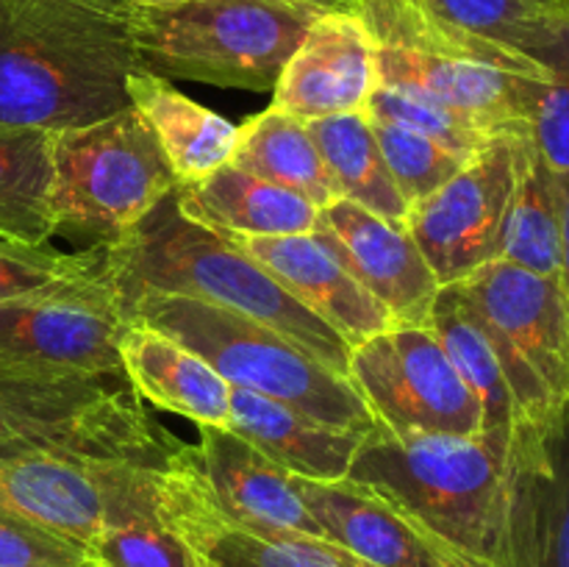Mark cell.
Listing matches in <instances>:
<instances>
[{"instance_id":"obj_1","label":"cell","mask_w":569,"mask_h":567,"mask_svg":"<svg viewBox=\"0 0 569 567\" xmlns=\"http://www.w3.org/2000/svg\"><path fill=\"white\" fill-rule=\"evenodd\" d=\"M139 64L128 11L89 0H0V122L89 126L131 109Z\"/></svg>"},{"instance_id":"obj_2","label":"cell","mask_w":569,"mask_h":567,"mask_svg":"<svg viewBox=\"0 0 569 567\" xmlns=\"http://www.w3.org/2000/svg\"><path fill=\"white\" fill-rule=\"evenodd\" d=\"M106 267L120 304L131 295H183L250 317L348 376L350 345L292 298L231 237L189 220L176 192L148 211L120 242L106 245Z\"/></svg>"},{"instance_id":"obj_3","label":"cell","mask_w":569,"mask_h":567,"mask_svg":"<svg viewBox=\"0 0 569 567\" xmlns=\"http://www.w3.org/2000/svg\"><path fill=\"white\" fill-rule=\"evenodd\" d=\"M506 448L487 434L392 437L376 422L348 478L381 495L431 537L498 567Z\"/></svg>"},{"instance_id":"obj_4","label":"cell","mask_w":569,"mask_h":567,"mask_svg":"<svg viewBox=\"0 0 569 567\" xmlns=\"http://www.w3.org/2000/svg\"><path fill=\"white\" fill-rule=\"evenodd\" d=\"M359 11L376 39L381 87L442 100L495 137L528 133L533 81L548 78L550 67L461 31L411 0H361Z\"/></svg>"},{"instance_id":"obj_5","label":"cell","mask_w":569,"mask_h":567,"mask_svg":"<svg viewBox=\"0 0 569 567\" xmlns=\"http://www.w3.org/2000/svg\"><path fill=\"white\" fill-rule=\"evenodd\" d=\"M181 445L142 409L126 376L0 359V461L87 454L161 467Z\"/></svg>"},{"instance_id":"obj_6","label":"cell","mask_w":569,"mask_h":567,"mask_svg":"<svg viewBox=\"0 0 569 567\" xmlns=\"http://www.w3.org/2000/svg\"><path fill=\"white\" fill-rule=\"evenodd\" d=\"M122 315L142 320L203 356L231 387L250 389L339 428H376L348 376L317 361L283 334L222 306L144 289L122 300Z\"/></svg>"},{"instance_id":"obj_7","label":"cell","mask_w":569,"mask_h":567,"mask_svg":"<svg viewBox=\"0 0 569 567\" xmlns=\"http://www.w3.org/2000/svg\"><path fill=\"white\" fill-rule=\"evenodd\" d=\"M315 11L272 0H192L170 11H128L144 70L222 89L272 92Z\"/></svg>"},{"instance_id":"obj_8","label":"cell","mask_w":569,"mask_h":567,"mask_svg":"<svg viewBox=\"0 0 569 567\" xmlns=\"http://www.w3.org/2000/svg\"><path fill=\"white\" fill-rule=\"evenodd\" d=\"M178 189L137 109L53 131L56 233L83 248L114 245Z\"/></svg>"},{"instance_id":"obj_9","label":"cell","mask_w":569,"mask_h":567,"mask_svg":"<svg viewBox=\"0 0 569 567\" xmlns=\"http://www.w3.org/2000/svg\"><path fill=\"white\" fill-rule=\"evenodd\" d=\"M459 287L498 350L517 420L569 400V304L559 278L500 259Z\"/></svg>"},{"instance_id":"obj_10","label":"cell","mask_w":569,"mask_h":567,"mask_svg":"<svg viewBox=\"0 0 569 567\" xmlns=\"http://www.w3.org/2000/svg\"><path fill=\"white\" fill-rule=\"evenodd\" d=\"M161 467L87 454L0 461V509L89 548L106 528L159 515Z\"/></svg>"},{"instance_id":"obj_11","label":"cell","mask_w":569,"mask_h":567,"mask_svg":"<svg viewBox=\"0 0 569 567\" xmlns=\"http://www.w3.org/2000/svg\"><path fill=\"white\" fill-rule=\"evenodd\" d=\"M348 381L392 437L483 431V411L426 326H395L350 350Z\"/></svg>"},{"instance_id":"obj_12","label":"cell","mask_w":569,"mask_h":567,"mask_svg":"<svg viewBox=\"0 0 569 567\" xmlns=\"http://www.w3.org/2000/svg\"><path fill=\"white\" fill-rule=\"evenodd\" d=\"M526 139L528 133L495 137L448 183L409 209L406 228L439 287L503 259Z\"/></svg>"},{"instance_id":"obj_13","label":"cell","mask_w":569,"mask_h":567,"mask_svg":"<svg viewBox=\"0 0 569 567\" xmlns=\"http://www.w3.org/2000/svg\"><path fill=\"white\" fill-rule=\"evenodd\" d=\"M498 567H569V400L511 428Z\"/></svg>"},{"instance_id":"obj_14","label":"cell","mask_w":569,"mask_h":567,"mask_svg":"<svg viewBox=\"0 0 569 567\" xmlns=\"http://www.w3.org/2000/svg\"><path fill=\"white\" fill-rule=\"evenodd\" d=\"M159 517L198 567H370L326 537L237 520L217 504L192 445H178L159 476Z\"/></svg>"},{"instance_id":"obj_15","label":"cell","mask_w":569,"mask_h":567,"mask_svg":"<svg viewBox=\"0 0 569 567\" xmlns=\"http://www.w3.org/2000/svg\"><path fill=\"white\" fill-rule=\"evenodd\" d=\"M122 326L126 315L103 261L76 281L0 304V359L122 376L117 350Z\"/></svg>"},{"instance_id":"obj_16","label":"cell","mask_w":569,"mask_h":567,"mask_svg":"<svg viewBox=\"0 0 569 567\" xmlns=\"http://www.w3.org/2000/svg\"><path fill=\"white\" fill-rule=\"evenodd\" d=\"M378 87L376 39L361 11H326L278 76L272 106L298 120L367 111Z\"/></svg>"},{"instance_id":"obj_17","label":"cell","mask_w":569,"mask_h":567,"mask_svg":"<svg viewBox=\"0 0 569 567\" xmlns=\"http://www.w3.org/2000/svg\"><path fill=\"white\" fill-rule=\"evenodd\" d=\"M320 233L356 281L395 317L398 326H426L439 281L409 228L372 215L353 200H333L317 215Z\"/></svg>"},{"instance_id":"obj_18","label":"cell","mask_w":569,"mask_h":567,"mask_svg":"<svg viewBox=\"0 0 569 567\" xmlns=\"http://www.w3.org/2000/svg\"><path fill=\"white\" fill-rule=\"evenodd\" d=\"M292 478L306 509L320 523L326 537L370 567H489L456 554L389 500L350 478Z\"/></svg>"},{"instance_id":"obj_19","label":"cell","mask_w":569,"mask_h":567,"mask_svg":"<svg viewBox=\"0 0 569 567\" xmlns=\"http://www.w3.org/2000/svg\"><path fill=\"white\" fill-rule=\"evenodd\" d=\"M298 304L339 334L350 350L395 328V317L361 287L320 233L231 237Z\"/></svg>"},{"instance_id":"obj_20","label":"cell","mask_w":569,"mask_h":567,"mask_svg":"<svg viewBox=\"0 0 569 567\" xmlns=\"http://www.w3.org/2000/svg\"><path fill=\"white\" fill-rule=\"evenodd\" d=\"M198 428L200 442L192 445V454L217 504L228 515L259 528L326 537L295 489V478L283 467L267 459L231 428Z\"/></svg>"},{"instance_id":"obj_21","label":"cell","mask_w":569,"mask_h":567,"mask_svg":"<svg viewBox=\"0 0 569 567\" xmlns=\"http://www.w3.org/2000/svg\"><path fill=\"white\" fill-rule=\"evenodd\" d=\"M117 350L122 376L139 400L187 417L194 426H231V384L170 334L126 317Z\"/></svg>"},{"instance_id":"obj_22","label":"cell","mask_w":569,"mask_h":567,"mask_svg":"<svg viewBox=\"0 0 569 567\" xmlns=\"http://www.w3.org/2000/svg\"><path fill=\"white\" fill-rule=\"evenodd\" d=\"M231 428L278 467L311 481L348 478L367 434L315 420L292 406L250 389L231 387Z\"/></svg>"},{"instance_id":"obj_23","label":"cell","mask_w":569,"mask_h":567,"mask_svg":"<svg viewBox=\"0 0 569 567\" xmlns=\"http://www.w3.org/2000/svg\"><path fill=\"white\" fill-rule=\"evenodd\" d=\"M128 100L153 131L178 187L231 165L239 126L198 103L156 72L137 67L126 81Z\"/></svg>"},{"instance_id":"obj_24","label":"cell","mask_w":569,"mask_h":567,"mask_svg":"<svg viewBox=\"0 0 569 567\" xmlns=\"http://www.w3.org/2000/svg\"><path fill=\"white\" fill-rule=\"evenodd\" d=\"M178 209L189 220L226 237H292L311 233L317 209L300 195L226 165L200 181L176 189Z\"/></svg>"},{"instance_id":"obj_25","label":"cell","mask_w":569,"mask_h":567,"mask_svg":"<svg viewBox=\"0 0 569 567\" xmlns=\"http://www.w3.org/2000/svg\"><path fill=\"white\" fill-rule=\"evenodd\" d=\"M426 328H431V334L448 354L450 365L456 367V372L465 378V384L481 404L483 434L506 448L517 422L515 395L506 381L498 350H495L489 334L483 331L481 317L476 315L459 284H448L439 289Z\"/></svg>"},{"instance_id":"obj_26","label":"cell","mask_w":569,"mask_h":567,"mask_svg":"<svg viewBox=\"0 0 569 567\" xmlns=\"http://www.w3.org/2000/svg\"><path fill=\"white\" fill-rule=\"evenodd\" d=\"M231 165L261 181L300 195L317 209H326L328 203L339 200L331 172L322 165V156L306 122L272 103L239 126Z\"/></svg>"},{"instance_id":"obj_27","label":"cell","mask_w":569,"mask_h":567,"mask_svg":"<svg viewBox=\"0 0 569 567\" xmlns=\"http://www.w3.org/2000/svg\"><path fill=\"white\" fill-rule=\"evenodd\" d=\"M53 237V131L0 122V239L44 245Z\"/></svg>"},{"instance_id":"obj_28","label":"cell","mask_w":569,"mask_h":567,"mask_svg":"<svg viewBox=\"0 0 569 567\" xmlns=\"http://www.w3.org/2000/svg\"><path fill=\"white\" fill-rule=\"evenodd\" d=\"M306 128L320 150L322 165L331 172L339 198L353 200L395 226H406L409 203L383 161L367 111L320 117L306 122Z\"/></svg>"},{"instance_id":"obj_29","label":"cell","mask_w":569,"mask_h":567,"mask_svg":"<svg viewBox=\"0 0 569 567\" xmlns=\"http://www.w3.org/2000/svg\"><path fill=\"white\" fill-rule=\"evenodd\" d=\"M503 261L545 278H559L561 272L559 172L550 170L548 161L533 148L531 137L522 145Z\"/></svg>"},{"instance_id":"obj_30","label":"cell","mask_w":569,"mask_h":567,"mask_svg":"<svg viewBox=\"0 0 569 567\" xmlns=\"http://www.w3.org/2000/svg\"><path fill=\"white\" fill-rule=\"evenodd\" d=\"M428 14L476 37L548 59L569 33V14L550 0H411Z\"/></svg>"},{"instance_id":"obj_31","label":"cell","mask_w":569,"mask_h":567,"mask_svg":"<svg viewBox=\"0 0 569 567\" xmlns=\"http://www.w3.org/2000/svg\"><path fill=\"white\" fill-rule=\"evenodd\" d=\"M370 122L383 161H387L409 209L437 192L472 159V156L459 153V150L448 148V145L437 142V139L426 137L415 128L378 120V117H370Z\"/></svg>"},{"instance_id":"obj_32","label":"cell","mask_w":569,"mask_h":567,"mask_svg":"<svg viewBox=\"0 0 569 567\" xmlns=\"http://www.w3.org/2000/svg\"><path fill=\"white\" fill-rule=\"evenodd\" d=\"M103 261L106 245L64 253L50 242L22 245L0 239V304L76 281L103 267Z\"/></svg>"},{"instance_id":"obj_33","label":"cell","mask_w":569,"mask_h":567,"mask_svg":"<svg viewBox=\"0 0 569 567\" xmlns=\"http://www.w3.org/2000/svg\"><path fill=\"white\" fill-rule=\"evenodd\" d=\"M367 115L378 117V120L398 122V126L406 128H415V131L426 133V137L437 139V142L448 145V148L459 150L465 156L481 153L495 139V133L478 126L472 117L461 115V111L442 103V100L428 98V94L406 92V89L381 87V83H378L370 103H367Z\"/></svg>"},{"instance_id":"obj_34","label":"cell","mask_w":569,"mask_h":567,"mask_svg":"<svg viewBox=\"0 0 569 567\" xmlns=\"http://www.w3.org/2000/svg\"><path fill=\"white\" fill-rule=\"evenodd\" d=\"M548 78L533 81L528 137L553 172H569V33L545 59Z\"/></svg>"},{"instance_id":"obj_35","label":"cell","mask_w":569,"mask_h":567,"mask_svg":"<svg viewBox=\"0 0 569 567\" xmlns=\"http://www.w3.org/2000/svg\"><path fill=\"white\" fill-rule=\"evenodd\" d=\"M98 567H198L192 550L159 515L111 526L89 545Z\"/></svg>"},{"instance_id":"obj_36","label":"cell","mask_w":569,"mask_h":567,"mask_svg":"<svg viewBox=\"0 0 569 567\" xmlns=\"http://www.w3.org/2000/svg\"><path fill=\"white\" fill-rule=\"evenodd\" d=\"M0 567H98L81 543L0 509Z\"/></svg>"},{"instance_id":"obj_37","label":"cell","mask_w":569,"mask_h":567,"mask_svg":"<svg viewBox=\"0 0 569 567\" xmlns=\"http://www.w3.org/2000/svg\"><path fill=\"white\" fill-rule=\"evenodd\" d=\"M561 189V272L559 284L569 304V172H559Z\"/></svg>"},{"instance_id":"obj_38","label":"cell","mask_w":569,"mask_h":567,"mask_svg":"<svg viewBox=\"0 0 569 567\" xmlns=\"http://www.w3.org/2000/svg\"><path fill=\"white\" fill-rule=\"evenodd\" d=\"M272 3L295 6V9L315 11V14H326V11H359L361 0H272Z\"/></svg>"},{"instance_id":"obj_39","label":"cell","mask_w":569,"mask_h":567,"mask_svg":"<svg viewBox=\"0 0 569 567\" xmlns=\"http://www.w3.org/2000/svg\"><path fill=\"white\" fill-rule=\"evenodd\" d=\"M131 9H142V11H170L178 9V6H187L192 0H126Z\"/></svg>"},{"instance_id":"obj_40","label":"cell","mask_w":569,"mask_h":567,"mask_svg":"<svg viewBox=\"0 0 569 567\" xmlns=\"http://www.w3.org/2000/svg\"><path fill=\"white\" fill-rule=\"evenodd\" d=\"M89 3L100 6V9H109V11H131V6L126 0H89Z\"/></svg>"},{"instance_id":"obj_41","label":"cell","mask_w":569,"mask_h":567,"mask_svg":"<svg viewBox=\"0 0 569 567\" xmlns=\"http://www.w3.org/2000/svg\"><path fill=\"white\" fill-rule=\"evenodd\" d=\"M550 3H553V6H559L561 11H567V14H569V0H550Z\"/></svg>"}]
</instances>
